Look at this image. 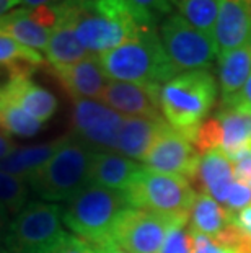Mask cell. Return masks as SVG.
<instances>
[{
    "label": "cell",
    "instance_id": "6da1fadb",
    "mask_svg": "<svg viewBox=\"0 0 251 253\" xmlns=\"http://www.w3.org/2000/svg\"><path fill=\"white\" fill-rule=\"evenodd\" d=\"M69 10L73 30L90 54L101 56L145 30H155L153 20L127 0H71Z\"/></svg>",
    "mask_w": 251,
    "mask_h": 253
},
{
    "label": "cell",
    "instance_id": "7a4b0ae2",
    "mask_svg": "<svg viewBox=\"0 0 251 253\" xmlns=\"http://www.w3.org/2000/svg\"><path fill=\"white\" fill-rule=\"evenodd\" d=\"M98 61L108 80L142 87L162 88L178 74L155 30L142 31L121 46L98 56Z\"/></svg>",
    "mask_w": 251,
    "mask_h": 253
},
{
    "label": "cell",
    "instance_id": "3957f363",
    "mask_svg": "<svg viewBox=\"0 0 251 253\" xmlns=\"http://www.w3.org/2000/svg\"><path fill=\"white\" fill-rule=\"evenodd\" d=\"M215 96L217 84L211 72H184L160 90V111L175 131L194 142L197 129L215 103Z\"/></svg>",
    "mask_w": 251,
    "mask_h": 253
},
{
    "label": "cell",
    "instance_id": "277c9868",
    "mask_svg": "<svg viewBox=\"0 0 251 253\" xmlns=\"http://www.w3.org/2000/svg\"><path fill=\"white\" fill-rule=\"evenodd\" d=\"M93 155L77 137H61L54 155L30 178V186L46 201H67L90 183Z\"/></svg>",
    "mask_w": 251,
    "mask_h": 253
},
{
    "label": "cell",
    "instance_id": "5b68a950",
    "mask_svg": "<svg viewBox=\"0 0 251 253\" xmlns=\"http://www.w3.org/2000/svg\"><path fill=\"white\" fill-rule=\"evenodd\" d=\"M131 208L160 214L186 224L197 199L193 185L178 175L142 167L122 193Z\"/></svg>",
    "mask_w": 251,
    "mask_h": 253
},
{
    "label": "cell",
    "instance_id": "8992f818",
    "mask_svg": "<svg viewBox=\"0 0 251 253\" xmlns=\"http://www.w3.org/2000/svg\"><path fill=\"white\" fill-rule=\"evenodd\" d=\"M129 206L121 191L88 183L67 199L62 222L88 244L111 240L116 219Z\"/></svg>",
    "mask_w": 251,
    "mask_h": 253
},
{
    "label": "cell",
    "instance_id": "52a82bcc",
    "mask_svg": "<svg viewBox=\"0 0 251 253\" xmlns=\"http://www.w3.org/2000/svg\"><path fill=\"white\" fill-rule=\"evenodd\" d=\"M64 235L62 208L33 201L15 214L3 242L10 253H47Z\"/></svg>",
    "mask_w": 251,
    "mask_h": 253
},
{
    "label": "cell",
    "instance_id": "ba28073f",
    "mask_svg": "<svg viewBox=\"0 0 251 253\" xmlns=\"http://www.w3.org/2000/svg\"><path fill=\"white\" fill-rule=\"evenodd\" d=\"M160 40L176 71H206L218 56L214 38L188 23L179 13H170L160 26Z\"/></svg>",
    "mask_w": 251,
    "mask_h": 253
},
{
    "label": "cell",
    "instance_id": "9c48e42d",
    "mask_svg": "<svg viewBox=\"0 0 251 253\" xmlns=\"http://www.w3.org/2000/svg\"><path fill=\"white\" fill-rule=\"evenodd\" d=\"M176 220L127 206L116 219L111 240L127 253H162L168 229Z\"/></svg>",
    "mask_w": 251,
    "mask_h": 253
},
{
    "label": "cell",
    "instance_id": "30bf717a",
    "mask_svg": "<svg viewBox=\"0 0 251 253\" xmlns=\"http://www.w3.org/2000/svg\"><path fill=\"white\" fill-rule=\"evenodd\" d=\"M142 162L147 169L168 175H178L188 180L194 188L201 164V154L197 152L193 142H189L168 123H165Z\"/></svg>",
    "mask_w": 251,
    "mask_h": 253
},
{
    "label": "cell",
    "instance_id": "8fae6325",
    "mask_svg": "<svg viewBox=\"0 0 251 253\" xmlns=\"http://www.w3.org/2000/svg\"><path fill=\"white\" fill-rule=\"evenodd\" d=\"M124 116L97 100H75L72 125L75 136L93 152H116Z\"/></svg>",
    "mask_w": 251,
    "mask_h": 253
},
{
    "label": "cell",
    "instance_id": "7c38bea8",
    "mask_svg": "<svg viewBox=\"0 0 251 253\" xmlns=\"http://www.w3.org/2000/svg\"><path fill=\"white\" fill-rule=\"evenodd\" d=\"M57 7L21 8L0 17V35L10 36L36 51H46L51 30L57 23Z\"/></svg>",
    "mask_w": 251,
    "mask_h": 253
},
{
    "label": "cell",
    "instance_id": "4fadbf2b",
    "mask_svg": "<svg viewBox=\"0 0 251 253\" xmlns=\"http://www.w3.org/2000/svg\"><path fill=\"white\" fill-rule=\"evenodd\" d=\"M160 90L162 88L109 80L101 96V103L122 116L160 120Z\"/></svg>",
    "mask_w": 251,
    "mask_h": 253
},
{
    "label": "cell",
    "instance_id": "5bb4252c",
    "mask_svg": "<svg viewBox=\"0 0 251 253\" xmlns=\"http://www.w3.org/2000/svg\"><path fill=\"white\" fill-rule=\"evenodd\" d=\"M212 36L218 56L251 44V0H222Z\"/></svg>",
    "mask_w": 251,
    "mask_h": 253
},
{
    "label": "cell",
    "instance_id": "9a60e30c",
    "mask_svg": "<svg viewBox=\"0 0 251 253\" xmlns=\"http://www.w3.org/2000/svg\"><path fill=\"white\" fill-rule=\"evenodd\" d=\"M51 72L75 100L101 101L103 91L108 85V77L100 66L98 56H90L67 66H51Z\"/></svg>",
    "mask_w": 251,
    "mask_h": 253
},
{
    "label": "cell",
    "instance_id": "2e32d148",
    "mask_svg": "<svg viewBox=\"0 0 251 253\" xmlns=\"http://www.w3.org/2000/svg\"><path fill=\"white\" fill-rule=\"evenodd\" d=\"M0 93L42 125L56 115L59 106L56 96L36 84L31 75H10L8 82L0 87Z\"/></svg>",
    "mask_w": 251,
    "mask_h": 253
},
{
    "label": "cell",
    "instance_id": "e0dca14e",
    "mask_svg": "<svg viewBox=\"0 0 251 253\" xmlns=\"http://www.w3.org/2000/svg\"><path fill=\"white\" fill-rule=\"evenodd\" d=\"M56 7L59 18L54 28L51 30L49 41L46 46V57L51 66H67L93 56L78 41L69 10L64 5H56Z\"/></svg>",
    "mask_w": 251,
    "mask_h": 253
},
{
    "label": "cell",
    "instance_id": "ac0fdd59",
    "mask_svg": "<svg viewBox=\"0 0 251 253\" xmlns=\"http://www.w3.org/2000/svg\"><path fill=\"white\" fill-rule=\"evenodd\" d=\"M143 165L117 152H95L90 183L124 193Z\"/></svg>",
    "mask_w": 251,
    "mask_h": 253
},
{
    "label": "cell",
    "instance_id": "d6986e66",
    "mask_svg": "<svg viewBox=\"0 0 251 253\" xmlns=\"http://www.w3.org/2000/svg\"><path fill=\"white\" fill-rule=\"evenodd\" d=\"M233 181V164L220 149L202 155L194 186L201 188L202 193L214 198L218 204H223Z\"/></svg>",
    "mask_w": 251,
    "mask_h": 253
},
{
    "label": "cell",
    "instance_id": "ffe728a7",
    "mask_svg": "<svg viewBox=\"0 0 251 253\" xmlns=\"http://www.w3.org/2000/svg\"><path fill=\"white\" fill-rule=\"evenodd\" d=\"M165 123L167 121L163 118L148 120V118L124 116V123H122L119 136H117L116 152L127 159L142 162Z\"/></svg>",
    "mask_w": 251,
    "mask_h": 253
},
{
    "label": "cell",
    "instance_id": "44dd1931",
    "mask_svg": "<svg viewBox=\"0 0 251 253\" xmlns=\"http://www.w3.org/2000/svg\"><path fill=\"white\" fill-rule=\"evenodd\" d=\"M222 127L220 150L233 160L251 150V113L237 106H222L217 113Z\"/></svg>",
    "mask_w": 251,
    "mask_h": 253
},
{
    "label": "cell",
    "instance_id": "7402d4cb",
    "mask_svg": "<svg viewBox=\"0 0 251 253\" xmlns=\"http://www.w3.org/2000/svg\"><path fill=\"white\" fill-rule=\"evenodd\" d=\"M217 59L222 103H227L240 93L251 74V44L228 51Z\"/></svg>",
    "mask_w": 251,
    "mask_h": 253
},
{
    "label": "cell",
    "instance_id": "603a6c76",
    "mask_svg": "<svg viewBox=\"0 0 251 253\" xmlns=\"http://www.w3.org/2000/svg\"><path fill=\"white\" fill-rule=\"evenodd\" d=\"M57 147H59V139L52 142L33 145V147L17 149L8 157L0 160V170L30 181L31 176L38 170H41L47 164V160L54 155Z\"/></svg>",
    "mask_w": 251,
    "mask_h": 253
},
{
    "label": "cell",
    "instance_id": "cb8c5ba5",
    "mask_svg": "<svg viewBox=\"0 0 251 253\" xmlns=\"http://www.w3.org/2000/svg\"><path fill=\"white\" fill-rule=\"evenodd\" d=\"M230 211L223 209L215 199L206 193H199L191 211V230L214 237L228 224Z\"/></svg>",
    "mask_w": 251,
    "mask_h": 253
},
{
    "label": "cell",
    "instance_id": "d4e9b609",
    "mask_svg": "<svg viewBox=\"0 0 251 253\" xmlns=\"http://www.w3.org/2000/svg\"><path fill=\"white\" fill-rule=\"evenodd\" d=\"M0 127L5 134L18 137H33L42 129V123L23 111L12 100L0 93Z\"/></svg>",
    "mask_w": 251,
    "mask_h": 253
},
{
    "label": "cell",
    "instance_id": "484cf974",
    "mask_svg": "<svg viewBox=\"0 0 251 253\" xmlns=\"http://www.w3.org/2000/svg\"><path fill=\"white\" fill-rule=\"evenodd\" d=\"M222 0H176L178 13L202 33L212 36ZM214 38V36H212Z\"/></svg>",
    "mask_w": 251,
    "mask_h": 253
},
{
    "label": "cell",
    "instance_id": "4316f807",
    "mask_svg": "<svg viewBox=\"0 0 251 253\" xmlns=\"http://www.w3.org/2000/svg\"><path fill=\"white\" fill-rule=\"evenodd\" d=\"M20 64H33L39 67L44 64V57L39 51L31 49L10 36L0 35V66L12 69Z\"/></svg>",
    "mask_w": 251,
    "mask_h": 253
},
{
    "label": "cell",
    "instance_id": "83f0119b",
    "mask_svg": "<svg viewBox=\"0 0 251 253\" xmlns=\"http://www.w3.org/2000/svg\"><path fill=\"white\" fill-rule=\"evenodd\" d=\"M26 180L0 170V203L7 206L10 212H20L28 201V185Z\"/></svg>",
    "mask_w": 251,
    "mask_h": 253
},
{
    "label": "cell",
    "instance_id": "f1b7e54d",
    "mask_svg": "<svg viewBox=\"0 0 251 253\" xmlns=\"http://www.w3.org/2000/svg\"><path fill=\"white\" fill-rule=\"evenodd\" d=\"M194 144L197 147V152L204 155L211 150L220 149L222 145V127L217 118L204 121L197 129V134L194 137Z\"/></svg>",
    "mask_w": 251,
    "mask_h": 253
},
{
    "label": "cell",
    "instance_id": "f546056e",
    "mask_svg": "<svg viewBox=\"0 0 251 253\" xmlns=\"http://www.w3.org/2000/svg\"><path fill=\"white\" fill-rule=\"evenodd\" d=\"M186 224L175 222L168 229L162 253H191L189 237L186 232Z\"/></svg>",
    "mask_w": 251,
    "mask_h": 253
},
{
    "label": "cell",
    "instance_id": "4dcf8cb0",
    "mask_svg": "<svg viewBox=\"0 0 251 253\" xmlns=\"http://www.w3.org/2000/svg\"><path fill=\"white\" fill-rule=\"evenodd\" d=\"M127 2L139 12L148 15L153 20H157L162 15H170L173 5H176V0H127Z\"/></svg>",
    "mask_w": 251,
    "mask_h": 253
},
{
    "label": "cell",
    "instance_id": "1f68e13d",
    "mask_svg": "<svg viewBox=\"0 0 251 253\" xmlns=\"http://www.w3.org/2000/svg\"><path fill=\"white\" fill-rule=\"evenodd\" d=\"M47 253H97V252H95L92 244H88L87 240L66 232V235Z\"/></svg>",
    "mask_w": 251,
    "mask_h": 253
},
{
    "label": "cell",
    "instance_id": "d6a6232c",
    "mask_svg": "<svg viewBox=\"0 0 251 253\" xmlns=\"http://www.w3.org/2000/svg\"><path fill=\"white\" fill-rule=\"evenodd\" d=\"M225 204L228 206L230 212H238L243 208H247L251 204V188L242 185L238 181H233L230 190H228L227 201Z\"/></svg>",
    "mask_w": 251,
    "mask_h": 253
},
{
    "label": "cell",
    "instance_id": "836d02e7",
    "mask_svg": "<svg viewBox=\"0 0 251 253\" xmlns=\"http://www.w3.org/2000/svg\"><path fill=\"white\" fill-rule=\"evenodd\" d=\"M233 164V180L251 188V150L238 155L232 160Z\"/></svg>",
    "mask_w": 251,
    "mask_h": 253
},
{
    "label": "cell",
    "instance_id": "e575fe53",
    "mask_svg": "<svg viewBox=\"0 0 251 253\" xmlns=\"http://www.w3.org/2000/svg\"><path fill=\"white\" fill-rule=\"evenodd\" d=\"M188 237H189L191 253H222V249L214 244L211 237L191 229L188 230Z\"/></svg>",
    "mask_w": 251,
    "mask_h": 253
},
{
    "label": "cell",
    "instance_id": "d590c367",
    "mask_svg": "<svg viewBox=\"0 0 251 253\" xmlns=\"http://www.w3.org/2000/svg\"><path fill=\"white\" fill-rule=\"evenodd\" d=\"M222 106H237V108H242L245 111L251 113V74L247 80V84L243 85V88L240 90V93L237 96H233L230 101L227 103H222Z\"/></svg>",
    "mask_w": 251,
    "mask_h": 253
},
{
    "label": "cell",
    "instance_id": "8d00e7d4",
    "mask_svg": "<svg viewBox=\"0 0 251 253\" xmlns=\"http://www.w3.org/2000/svg\"><path fill=\"white\" fill-rule=\"evenodd\" d=\"M228 224L237 225V227L242 229L243 232L251 235V204L247 208H243L242 211H238V212H230V216H228Z\"/></svg>",
    "mask_w": 251,
    "mask_h": 253
},
{
    "label": "cell",
    "instance_id": "74e56055",
    "mask_svg": "<svg viewBox=\"0 0 251 253\" xmlns=\"http://www.w3.org/2000/svg\"><path fill=\"white\" fill-rule=\"evenodd\" d=\"M15 150H17V147H15V144L10 141V137L5 132H0V160L8 157V155L15 152Z\"/></svg>",
    "mask_w": 251,
    "mask_h": 253
},
{
    "label": "cell",
    "instance_id": "f35d334b",
    "mask_svg": "<svg viewBox=\"0 0 251 253\" xmlns=\"http://www.w3.org/2000/svg\"><path fill=\"white\" fill-rule=\"evenodd\" d=\"M93 249L97 253H127L126 250H122L119 245H116L113 240H106L101 244H95Z\"/></svg>",
    "mask_w": 251,
    "mask_h": 253
},
{
    "label": "cell",
    "instance_id": "ab89813d",
    "mask_svg": "<svg viewBox=\"0 0 251 253\" xmlns=\"http://www.w3.org/2000/svg\"><path fill=\"white\" fill-rule=\"evenodd\" d=\"M10 222H12V219H10V211L7 209V206H3V204L0 203V239H5Z\"/></svg>",
    "mask_w": 251,
    "mask_h": 253
},
{
    "label": "cell",
    "instance_id": "60d3db41",
    "mask_svg": "<svg viewBox=\"0 0 251 253\" xmlns=\"http://www.w3.org/2000/svg\"><path fill=\"white\" fill-rule=\"evenodd\" d=\"M71 0H21L20 3L26 5V8H35V7H42V5H49V7H56V5H62Z\"/></svg>",
    "mask_w": 251,
    "mask_h": 253
},
{
    "label": "cell",
    "instance_id": "b9f144b4",
    "mask_svg": "<svg viewBox=\"0 0 251 253\" xmlns=\"http://www.w3.org/2000/svg\"><path fill=\"white\" fill-rule=\"evenodd\" d=\"M21 0H0V17L7 15L8 10H12L15 5H18Z\"/></svg>",
    "mask_w": 251,
    "mask_h": 253
},
{
    "label": "cell",
    "instance_id": "7bdbcfd3",
    "mask_svg": "<svg viewBox=\"0 0 251 253\" xmlns=\"http://www.w3.org/2000/svg\"><path fill=\"white\" fill-rule=\"evenodd\" d=\"M0 253H10L7 249H3V247H0Z\"/></svg>",
    "mask_w": 251,
    "mask_h": 253
},
{
    "label": "cell",
    "instance_id": "ee69618b",
    "mask_svg": "<svg viewBox=\"0 0 251 253\" xmlns=\"http://www.w3.org/2000/svg\"><path fill=\"white\" fill-rule=\"evenodd\" d=\"M222 253H232V252H228V250H222Z\"/></svg>",
    "mask_w": 251,
    "mask_h": 253
}]
</instances>
